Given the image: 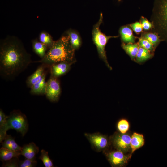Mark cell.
I'll return each mask as SVG.
<instances>
[{
  "mask_svg": "<svg viewBox=\"0 0 167 167\" xmlns=\"http://www.w3.org/2000/svg\"><path fill=\"white\" fill-rule=\"evenodd\" d=\"M28 124L26 116L19 110H15L8 116L4 124L0 127V132L7 134L9 129H13L24 136L27 132Z\"/></svg>",
  "mask_w": 167,
  "mask_h": 167,
  "instance_id": "obj_4",
  "label": "cell"
},
{
  "mask_svg": "<svg viewBox=\"0 0 167 167\" xmlns=\"http://www.w3.org/2000/svg\"><path fill=\"white\" fill-rule=\"evenodd\" d=\"M46 75L45 72L41 79L30 88V92L31 94L45 95L47 84L45 81Z\"/></svg>",
  "mask_w": 167,
  "mask_h": 167,
  "instance_id": "obj_13",
  "label": "cell"
},
{
  "mask_svg": "<svg viewBox=\"0 0 167 167\" xmlns=\"http://www.w3.org/2000/svg\"><path fill=\"white\" fill-rule=\"evenodd\" d=\"M139 38L138 44L139 47L146 49L151 52L153 53L155 49L149 41L142 37Z\"/></svg>",
  "mask_w": 167,
  "mask_h": 167,
  "instance_id": "obj_25",
  "label": "cell"
},
{
  "mask_svg": "<svg viewBox=\"0 0 167 167\" xmlns=\"http://www.w3.org/2000/svg\"><path fill=\"white\" fill-rule=\"evenodd\" d=\"M8 116L6 115L1 109H0V127L5 123Z\"/></svg>",
  "mask_w": 167,
  "mask_h": 167,
  "instance_id": "obj_31",
  "label": "cell"
},
{
  "mask_svg": "<svg viewBox=\"0 0 167 167\" xmlns=\"http://www.w3.org/2000/svg\"><path fill=\"white\" fill-rule=\"evenodd\" d=\"M130 25L137 34H139L142 31L143 28L140 22H137L131 24Z\"/></svg>",
  "mask_w": 167,
  "mask_h": 167,
  "instance_id": "obj_30",
  "label": "cell"
},
{
  "mask_svg": "<svg viewBox=\"0 0 167 167\" xmlns=\"http://www.w3.org/2000/svg\"><path fill=\"white\" fill-rule=\"evenodd\" d=\"M21 155V151H13L1 147L0 149V159L2 162L10 160Z\"/></svg>",
  "mask_w": 167,
  "mask_h": 167,
  "instance_id": "obj_19",
  "label": "cell"
},
{
  "mask_svg": "<svg viewBox=\"0 0 167 167\" xmlns=\"http://www.w3.org/2000/svg\"><path fill=\"white\" fill-rule=\"evenodd\" d=\"M131 136L128 133L116 132L111 137L110 141L116 150L126 153L131 150Z\"/></svg>",
  "mask_w": 167,
  "mask_h": 167,
  "instance_id": "obj_6",
  "label": "cell"
},
{
  "mask_svg": "<svg viewBox=\"0 0 167 167\" xmlns=\"http://www.w3.org/2000/svg\"><path fill=\"white\" fill-rule=\"evenodd\" d=\"M117 128L119 132L122 134L126 133L129 129V123L125 119H121L117 123Z\"/></svg>",
  "mask_w": 167,
  "mask_h": 167,
  "instance_id": "obj_26",
  "label": "cell"
},
{
  "mask_svg": "<svg viewBox=\"0 0 167 167\" xmlns=\"http://www.w3.org/2000/svg\"><path fill=\"white\" fill-rule=\"evenodd\" d=\"M41 153L39 159L42 161L45 167H54L52 161L49 156L48 152L42 149L41 151Z\"/></svg>",
  "mask_w": 167,
  "mask_h": 167,
  "instance_id": "obj_24",
  "label": "cell"
},
{
  "mask_svg": "<svg viewBox=\"0 0 167 167\" xmlns=\"http://www.w3.org/2000/svg\"><path fill=\"white\" fill-rule=\"evenodd\" d=\"M39 151V147L33 142L25 144L22 147L21 150V155L25 158L35 160L36 156Z\"/></svg>",
  "mask_w": 167,
  "mask_h": 167,
  "instance_id": "obj_12",
  "label": "cell"
},
{
  "mask_svg": "<svg viewBox=\"0 0 167 167\" xmlns=\"http://www.w3.org/2000/svg\"><path fill=\"white\" fill-rule=\"evenodd\" d=\"M37 163L35 160L25 158L24 160L19 161V167H34L36 166Z\"/></svg>",
  "mask_w": 167,
  "mask_h": 167,
  "instance_id": "obj_27",
  "label": "cell"
},
{
  "mask_svg": "<svg viewBox=\"0 0 167 167\" xmlns=\"http://www.w3.org/2000/svg\"><path fill=\"white\" fill-rule=\"evenodd\" d=\"M49 67L43 64H41L32 75L28 76L26 80V84L31 88L38 82L46 72L45 69Z\"/></svg>",
  "mask_w": 167,
  "mask_h": 167,
  "instance_id": "obj_11",
  "label": "cell"
},
{
  "mask_svg": "<svg viewBox=\"0 0 167 167\" xmlns=\"http://www.w3.org/2000/svg\"><path fill=\"white\" fill-rule=\"evenodd\" d=\"M64 34L68 36L71 45L75 50L79 48L81 44V40L77 32L70 29L66 31Z\"/></svg>",
  "mask_w": 167,
  "mask_h": 167,
  "instance_id": "obj_15",
  "label": "cell"
},
{
  "mask_svg": "<svg viewBox=\"0 0 167 167\" xmlns=\"http://www.w3.org/2000/svg\"><path fill=\"white\" fill-rule=\"evenodd\" d=\"M144 143V139L142 134L134 132L131 136V154L135 150L143 146Z\"/></svg>",
  "mask_w": 167,
  "mask_h": 167,
  "instance_id": "obj_17",
  "label": "cell"
},
{
  "mask_svg": "<svg viewBox=\"0 0 167 167\" xmlns=\"http://www.w3.org/2000/svg\"><path fill=\"white\" fill-rule=\"evenodd\" d=\"M119 33L121 40L124 42L127 43L135 42L136 37L134 36L132 30L129 27L127 26L121 27L119 30Z\"/></svg>",
  "mask_w": 167,
  "mask_h": 167,
  "instance_id": "obj_16",
  "label": "cell"
},
{
  "mask_svg": "<svg viewBox=\"0 0 167 167\" xmlns=\"http://www.w3.org/2000/svg\"><path fill=\"white\" fill-rule=\"evenodd\" d=\"M73 63L61 62L51 65L49 67L51 76L57 78L66 74Z\"/></svg>",
  "mask_w": 167,
  "mask_h": 167,
  "instance_id": "obj_10",
  "label": "cell"
},
{
  "mask_svg": "<svg viewBox=\"0 0 167 167\" xmlns=\"http://www.w3.org/2000/svg\"><path fill=\"white\" fill-rule=\"evenodd\" d=\"M153 56V53L139 46L135 61L138 63H141L152 58Z\"/></svg>",
  "mask_w": 167,
  "mask_h": 167,
  "instance_id": "obj_21",
  "label": "cell"
},
{
  "mask_svg": "<svg viewBox=\"0 0 167 167\" xmlns=\"http://www.w3.org/2000/svg\"><path fill=\"white\" fill-rule=\"evenodd\" d=\"M124 152L116 150L106 153V157L112 167H119L125 165L131 156L126 155Z\"/></svg>",
  "mask_w": 167,
  "mask_h": 167,
  "instance_id": "obj_9",
  "label": "cell"
},
{
  "mask_svg": "<svg viewBox=\"0 0 167 167\" xmlns=\"http://www.w3.org/2000/svg\"><path fill=\"white\" fill-rule=\"evenodd\" d=\"M103 21V15L100 14L99 19L93 26L92 31L93 41L95 45L99 55L104 61L108 67L110 69L112 68L108 63L105 51V47L109 39L112 38H117L118 36H107L102 33L100 29V26Z\"/></svg>",
  "mask_w": 167,
  "mask_h": 167,
  "instance_id": "obj_5",
  "label": "cell"
},
{
  "mask_svg": "<svg viewBox=\"0 0 167 167\" xmlns=\"http://www.w3.org/2000/svg\"><path fill=\"white\" fill-rule=\"evenodd\" d=\"M57 78L50 76L47 81L45 95L47 98L52 102L57 101L61 93L60 84Z\"/></svg>",
  "mask_w": 167,
  "mask_h": 167,
  "instance_id": "obj_8",
  "label": "cell"
},
{
  "mask_svg": "<svg viewBox=\"0 0 167 167\" xmlns=\"http://www.w3.org/2000/svg\"><path fill=\"white\" fill-rule=\"evenodd\" d=\"M38 39L49 49L52 46L54 41L51 35L45 31H42L40 33Z\"/></svg>",
  "mask_w": 167,
  "mask_h": 167,
  "instance_id": "obj_22",
  "label": "cell"
},
{
  "mask_svg": "<svg viewBox=\"0 0 167 167\" xmlns=\"http://www.w3.org/2000/svg\"><path fill=\"white\" fill-rule=\"evenodd\" d=\"M149 41L155 49L161 41L158 35L156 33L146 32L142 34V37Z\"/></svg>",
  "mask_w": 167,
  "mask_h": 167,
  "instance_id": "obj_23",
  "label": "cell"
},
{
  "mask_svg": "<svg viewBox=\"0 0 167 167\" xmlns=\"http://www.w3.org/2000/svg\"><path fill=\"white\" fill-rule=\"evenodd\" d=\"M33 62L31 54L22 41L14 36H8L0 41V75L11 80Z\"/></svg>",
  "mask_w": 167,
  "mask_h": 167,
  "instance_id": "obj_1",
  "label": "cell"
},
{
  "mask_svg": "<svg viewBox=\"0 0 167 167\" xmlns=\"http://www.w3.org/2000/svg\"><path fill=\"white\" fill-rule=\"evenodd\" d=\"M19 160V157H15L9 161L3 162L2 167H18Z\"/></svg>",
  "mask_w": 167,
  "mask_h": 167,
  "instance_id": "obj_28",
  "label": "cell"
},
{
  "mask_svg": "<svg viewBox=\"0 0 167 167\" xmlns=\"http://www.w3.org/2000/svg\"><path fill=\"white\" fill-rule=\"evenodd\" d=\"M118 0V1H120L121 0Z\"/></svg>",
  "mask_w": 167,
  "mask_h": 167,
  "instance_id": "obj_32",
  "label": "cell"
},
{
  "mask_svg": "<svg viewBox=\"0 0 167 167\" xmlns=\"http://www.w3.org/2000/svg\"><path fill=\"white\" fill-rule=\"evenodd\" d=\"M1 143L2 147L11 151H20L22 148L15 142V139L9 135H7Z\"/></svg>",
  "mask_w": 167,
  "mask_h": 167,
  "instance_id": "obj_18",
  "label": "cell"
},
{
  "mask_svg": "<svg viewBox=\"0 0 167 167\" xmlns=\"http://www.w3.org/2000/svg\"><path fill=\"white\" fill-rule=\"evenodd\" d=\"M121 45L132 59H135L139 48L138 43H128L126 44L123 42Z\"/></svg>",
  "mask_w": 167,
  "mask_h": 167,
  "instance_id": "obj_20",
  "label": "cell"
},
{
  "mask_svg": "<svg viewBox=\"0 0 167 167\" xmlns=\"http://www.w3.org/2000/svg\"><path fill=\"white\" fill-rule=\"evenodd\" d=\"M33 51L41 59L45 55L49 49L43 44L41 42L38 38L33 39L31 41Z\"/></svg>",
  "mask_w": 167,
  "mask_h": 167,
  "instance_id": "obj_14",
  "label": "cell"
},
{
  "mask_svg": "<svg viewBox=\"0 0 167 167\" xmlns=\"http://www.w3.org/2000/svg\"><path fill=\"white\" fill-rule=\"evenodd\" d=\"M75 50L71 45L68 36L64 34L58 40L54 41L43 58L33 62L40 63L49 67L61 62H73Z\"/></svg>",
  "mask_w": 167,
  "mask_h": 167,
  "instance_id": "obj_2",
  "label": "cell"
},
{
  "mask_svg": "<svg viewBox=\"0 0 167 167\" xmlns=\"http://www.w3.org/2000/svg\"><path fill=\"white\" fill-rule=\"evenodd\" d=\"M152 11L154 32L167 43V0H154Z\"/></svg>",
  "mask_w": 167,
  "mask_h": 167,
  "instance_id": "obj_3",
  "label": "cell"
},
{
  "mask_svg": "<svg viewBox=\"0 0 167 167\" xmlns=\"http://www.w3.org/2000/svg\"><path fill=\"white\" fill-rule=\"evenodd\" d=\"M143 28L145 30H148L153 28L152 23L148 21L146 18L141 17L140 20Z\"/></svg>",
  "mask_w": 167,
  "mask_h": 167,
  "instance_id": "obj_29",
  "label": "cell"
},
{
  "mask_svg": "<svg viewBox=\"0 0 167 167\" xmlns=\"http://www.w3.org/2000/svg\"><path fill=\"white\" fill-rule=\"evenodd\" d=\"M84 135L93 148L98 152L105 150L109 146V140L105 135L95 133H85Z\"/></svg>",
  "mask_w": 167,
  "mask_h": 167,
  "instance_id": "obj_7",
  "label": "cell"
}]
</instances>
